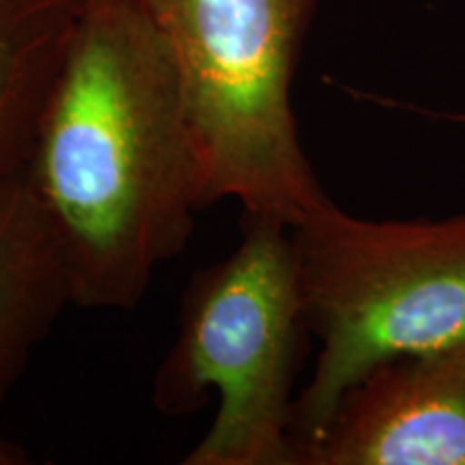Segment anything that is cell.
Segmentation results:
<instances>
[{"label": "cell", "instance_id": "1", "mask_svg": "<svg viewBox=\"0 0 465 465\" xmlns=\"http://www.w3.org/2000/svg\"><path fill=\"white\" fill-rule=\"evenodd\" d=\"M72 298L134 308L205 207L177 63L132 0H86L25 164Z\"/></svg>", "mask_w": 465, "mask_h": 465}, {"label": "cell", "instance_id": "2", "mask_svg": "<svg viewBox=\"0 0 465 465\" xmlns=\"http://www.w3.org/2000/svg\"><path fill=\"white\" fill-rule=\"evenodd\" d=\"M291 237L304 322L319 341L291 420L302 465L371 371L465 342V212L364 220L328 201L291 226Z\"/></svg>", "mask_w": 465, "mask_h": 465}, {"label": "cell", "instance_id": "3", "mask_svg": "<svg viewBox=\"0 0 465 465\" xmlns=\"http://www.w3.org/2000/svg\"><path fill=\"white\" fill-rule=\"evenodd\" d=\"M304 332L291 226L243 213L237 248L185 287L177 339L155 375L162 414H192L209 392L218 397L185 465H300L291 392Z\"/></svg>", "mask_w": 465, "mask_h": 465}, {"label": "cell", "instance_id": "4", "mask_svg": "<svg viewBox=\"0 0 465 465\" xmlns=\"http://www.w3.org/2000/svg\"><path fill=\"white\" fill-rule=\"evenodd\" d=\"M177 63L205 203L293 226L325 205L302 149L291 86L322 0H132Z\"/></svg>", "mask_w": 465, "mask_h": 465}, {"label": "cell", "instance_id": "5", "mask_svg": "<svg viewBox=\"0 0 465 465\" xmlns=\"http://www.w3.org/2000/svg\"><path fill=\"white\" fill-rule=\"evenodd\" d=\"M302 465H465V342L371 371Z\"/></svg>", "mask_w": 465, "mask_h": 465}, {"label": "cell", "instance_id": "6", "mask_svg": "<svg viewBox=\"0 0 465 465\" xmlns=\"http://www.w3.org/2000/svg\"><path fill=\"white\" fill-rule=\"evenodd\" d=\"M69 304L61 246L25 168L0 174V403Z\"/></svg>", "mask_w": 465, "mask_h": 465}, {"label": "cell", "instance_id": "7", "mask_svg": "<svg viewBox=\"0 0 465 465\" xmlns=\"http://www.w3.org/2000/svg\"><path fill=\"white\" fill-rule=\"evenodd\" d=\"M86 0H0V174L25 168Z\"/></svg>", "mask_w": 465, "mask_h": 465}, {"label": "cell", "instance_id": "8", "mask_svg": "<svg viewBox=\"0 0 465 465\" xmlns=\"http://www.w3.org/2000/svg\"><path fill=\"white\" fill-rule=\"evenodd\" d=\"M26 461L28 459L25 455V450L17 444H14V441H9L7 438L0 435V465H20Z\"/></svg>", "mask_w": 465, "mask_h": 465}]
</instances>
